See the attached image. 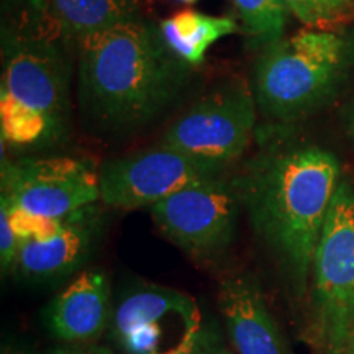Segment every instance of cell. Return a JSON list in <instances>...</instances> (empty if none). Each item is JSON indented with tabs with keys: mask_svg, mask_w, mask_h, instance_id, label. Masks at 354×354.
<instances>
[{
	"mask_svg": "<svg viewBox=\"0 0 354 354\" xmlns=\"http://www.w3.org/2000/svg\"><path fill=\"white\" fill-rule=\"evenodd\" d=\"M79 104L102 130H131L169 107L187 66L156 26L133 19L79 39Z\"/></svg>",
	"mask_w": 354,
	"mask_h": 354,
	"instance_id": "obj_1",
	"label": "cell"
},
{
	"mask_svg": "<svg viewBox=\"0 0 354 354\" xmlns=\"http://www.w3.org/2000/svg\"><path fill=\"white\" fill-rule=\"evenodd\" d=\"M339 184L335 154L300 146L266 154L234 185L256 233L276 253L297 294L310 268Z\"/></svg>",
	"mask_w": 354,
	"mask_h": 354,
	"instance_id": "obj_2",
	"label": "cell"
},
{
	"mask_svg": "<svg viewBox=\"0 0 354 354\" xmlns=\"http://www.w3.org/2000/svg\"><path fill=\"white\" fill-rule=\"evenodd\" d=\"M336 32L300 30L266 46L254 69V99L268 117L295 120L335 91L348 59Z\"/></svg>",
	"mask_w": 354,
	"mask_h": 354,
	"instance_id": "obj_3",
	"label": "cell"
},
{
	"mask_svg": "<svg viewBox=\"0 0 354 354\" xmlns=\"http://www.w3.org/2000/svg\"><path fill=\"white\" fill-rule=\"evenodd\" d=\"M313 331L322 354L354 338V187L339 180L313 256Z\"/></svg>",
	"mask_w": 354,
	"mask_h": 354,
	"instance_id": "obj_4",
	"label": "cell"
},
{
	"mask_svg": "<svg viewBox=\"0 0 354 354\" xmlns=\"http://www.w3.org/2000/svg\"><path fill=\"white\" fill-rule=\"evenodd\" d=\"M223 167L159 145L105 162L99 171L100 201L125 210L151 207L190 185L216 179Z\"/></svg>",
	"mask_w": 354,
	"mask_h": 354,
	"instance_id": "obj_5",
	"label": "cell"
},
{
	"mask_svg": "<svg viewBox=\"0 0 354 354\" xmlns=\"http://www.w3.org/2000/svg\"><path fill=\"white\" fill-rule=\"evenodd\" d=\"M256 125V99L246 82L216 88L167 128L161 145L203 161L227 166L250 145Z\"/></svg>",
	"mask_w": 354,
	"mask_h": 354,
	"instance_id": "obj_6",
	"label": "cell"
},
{
	"mask_svg": "<svg viewBox=\"0 0 354 354\" xmlns=\"http://www.w3.org/2000/svg\"><path fill=\"white\" fill-rule=\"evenodd\" d=\"M2 180L12 207L48 218H68L100 198L99 172L68 156L7 162Z\"/></svg>",
	"mask_w": 354,
	"mask_h": 354,
	"instance_id": "obj_7",
	"label": "cell"
},
{
	"mask_svg": "<svg viewBox=\"0 0 354 354\" xmlns=\"http://www.w3.org/2000/svg\"><path fill=\"white\" fill-rule=\"evenodd\" d=\"M238 190L220 177L190 185L151 205V215L166 238L192 256L209 258L234 236Z\"/></svg>",
	"mask_w": 354,
	"mask_h": 354,
	"instance_id": "obj_8",
	"label": "cell"
},
{
	"mask_svg": "<svg viewBox=\"0 0 354 354\" xmlns=\"http://www.w3.org/2000/svg\"><path fill=\"white\" fill-rule=\"evenodd\" d=\"M2 88L44 115L55 130L59 127L68 105V69L50 44L19 43L12 46Z\"/></svg>",
	"mask_w": 354,
	"mask_h": 354,
	"instance_id": "obj_9",
	"label": "cell"
},
{
	"mask_svg": "<svg viewBox=\"0 0 354 354\" xmlns=\"http://www.w3.org/2000/svg\"><path fill=\"white\" fill-rule=\"evenodd\" d=\"M218 305L238 354H287L282 336L254 279L230 277L220 287Z\"/></svg>",
	"mask_w": 354,
	"mask_h": 354,
	"instance_id": "obj_10",
	"label": "cell"
},
{
	"mask_svg": "<svg viewBox=\"0 0 354 354\" xmlns=\"http://www.w3.org/2000/svg\"><path fill=\"white\" fill-rule=\"evenodd\" d=\"M110 286L107 276L91 269L73 281L53 300L46 312L48 326L63 342L95 339L109 320Z\"/></svg>",
	"mask_w": 354,
	"mask_h": 354,
	"instance_id": "obj_11",
	"label": "cell"
},
{
	"mask_svg": "<svg viewBox=\"0 0 354 354\" xmlns=\"http://www.w3.org/2000/svg\"><path fill=\"white\" fill-rule=\"evenodd\" d=\"M91 243L86 221L64 220L59 232L20 245L17 266L30 277H53L71 271L81 263Z\"/></svg>",
	"mask_w": 354,
	"mask_h": 354,
	"instance_id": "obj_12",
	"label": "cell"
},
{
	"mask_svg": "<svg viewBox=\"0 0 354 354\" xmlns=\"http://www.w3.org/2000/svg\"><path fill=\"white\" fill-rule=\"evenodd\" d=\"M238 30L240 26L230 17H212L197 10L179 12L159 25L167 48L189 66L202 64L212 44Z\"/></svg>",
	"mask_w": 354,
	"mask_h": 354,
	"instance_id": "obj_13",
	"label": "cell"
},
{
	"mask_svg": "<svg viewBox=\"0 0 354 354\" xmlns=\"http://www.w3.org/2000/svg\"><path fill=\"white\" fill-rule=\"evenodd\" d=\"M169 317L201 318L197 304L184 292L167 287H146L127 295L115 310V335L120 338L143 325H153Z\"/></svg>",
	"mask_w": 354,
	"mask_h": 354,
	"instance_id": "obj_14",
	"label": "cell"
},
{
	"mask_svg": "<svg viewBox=\"0 0 354 354\" xmlns=\"http://www.w3.org/2000/svg\"><path fill=\"white\" fill-rule=\"evenodd\" d=\"M56 24L81 39L123 21L138 19L140 0H50Z\"/></svg>",
	"mask_w": 354,
	"mask_h": 354,
	"instance_id": "obj_15",
	"label": "cell"
},
{
	"mask_svg": "<svg viewBox=\"0 0 354 354\" xmlns=\"http://www.w3.org/2000/svg\"><path fill=\"white\" fill-rule=\"evenodd\" d=\"M0 128L3 143L15 146L35 145L55 131L44 115L21 104L3 88L0 92Z\"/></svg>",
	"mask_w": 354,
	"mask_h": 354,
	"instance_id": "obj_16",
	"label": "cell"
},
{
	"mask_svg": "<svg viewBox=\"0 0 354 354\" xmlns=\"http://www.w3.org/2000/svg\"><path fill=\"white\" fill-rule=\"evenodd\" d=\"M245 30L256 44H271L282 38L289 8L284 0H232Z\"/></svg>",
	"mask_w": 354,
	"mask_h": 354,
	"instance_id": "obj_17",
	"label": "cell"
},
{
	"mask_svg": "<svg viewBox=\"0 0 354 354\" xmlns=\"http://www.w3.org/2000/svg\"><path fill=\"white\" fill-rule=\"evenodd\" d=\"M284 3L310 30L335 32L354 19V0H284Z\"/></svg>",
	"mask_w": 354,
	"mask_h": 354,
	"instance_id": "obj_18",
	"label": "cell"
},
{
	"mask_svg": "<svg viewBox=\"0 0 354 354\" xmlns=\"http://www.w3.org/2000/svg\"><path fill=\"white\" fill-rule=\"evenodd\" d=\"M3 201L7 202L6 197H2ZM8 205V216H10V223L13 230H15L17 236H19L20 245L24 241L28 240H38V238H46L59 232L61 227L64 225V220H56V218H48V216L35 215L30 214V212L17 209V207H12L10 203L7 202Z\"/></svg>",
	"mask_w": 354,
	"mask_h": 354,
	"instance_id": "obj_19",
	"label": "cell"
},
{
	"mask_svg": "<svg viewBox=\"0 0 354 354\" xmlns=\"http://www.w3.org/2000/svg\"><path fill=\"white\" fill-rule=\"evenodd\" d=\"M19 250L20 240L10 223L7 202L2 198V202H0V259H2L3 271L17 266Z\"/></svg>",
	"mask_w": 354,
	"mask_h": 354,
	"instance_id": "obj_20",
	"label": "cell"
},
{
	"mask_svg": "<svg viewBox=\"0 0 354 354\" xmlns=\"http://www.w3.org/2000/svg\"><path fill=\"white\" fill-rule=\"evenodd\" d=\"M198 331H201V325L192 326L179 344H176L174 348L167 349V351L161 354H196L197 349V339H198Z\"/></svg>",
	"mask_w": 354,
	"mask_h": 354,
	"instance_id": "obj_21",
	"label": "cell"
},
{
	"mask_svg": "<svg viewBox=\"0 0 354 354\" xmlns=\"http://www.w3.org/2000/svg\"><path fill=\"white\" fill-rule=\"evenodd\" d=\"M50 354H112L109 349L105 348H95V349H88V351H73V349H55Z\"/></svg>",
	"mask_w": 354,
	"mask_h": 354,
	"instance_id": "obj_22",
	"label": "cell"
},
{
	"mask_svg": "<svg viewBox=\"0 0 354 354\" xmlns=\"http://www.w3.org/2000/svg\"><path fill=\"white\" fill-rule=\"evenodd\" d=\"M349 133H351V136H353V140H354V110H353V113H351V122H349Z\"/></svg>",
	"mask_w": 354,
	"mask_h": 354,
	"instance_id": "obj_23",
	"label": "cell"
},
{
	"mask_svg": "<svg viewBox=\"0 0 354 354\" xmlns=\"http://www.w3.org/2000/svg\"><path fill=\"white\" fill-rule=\"evenodd\" d=\"M177 2L187 3V6H190V3H196V2H198V0H177Z\"/></svg>",
	"mask_w": 354,
	"mask_h": 354,
	"instance_id": "obj_24",
	"label": "cell"
},
{
	"mask_svg": "<svg viewBox=\"0 0 354 354\" xmlns=\"http://www.w3.org/2000/svg\"><path fill=\"white\" fill-rule=\"evenodd\" d=\"M346 354H354V338H353L351 344H349V349H348V353H346Z\"/></svg>",
	"mask_w": 354,
	"mask_h": 354,
	"instance_id": "obj_25",
	"label": "cell"
},
{
	"mask_svg": "<svg viewBox=\"0 0 354 354\" xmlns=\"http://www.w3.org/2000/svg\"><path fill=\"white\" fill-rule=\"evenodd\" d=\"M2 354H24V353H19V351H13V349H6Z\"/></svg>",
	"mask_w": 354,
	"mask_h": 354,
	"instance_id": "obj_26",
	"label": "cell"
},
{
	"mask_svg": "<svg viewBox=\"0 0 354 354\" xmlns=\"http://www.w3.org/2000/svg\"><path fill=\"white\" fill-rule=\"evenodd\" d=\"M214 354H230V353L225 351V349H220V351H216V353H214Z\"/></svg>",
	"mask_w": 354,
	"mask_h": 354,
	"instance_id": "obj_27",
	"label": "cell"
}]
</instances>
